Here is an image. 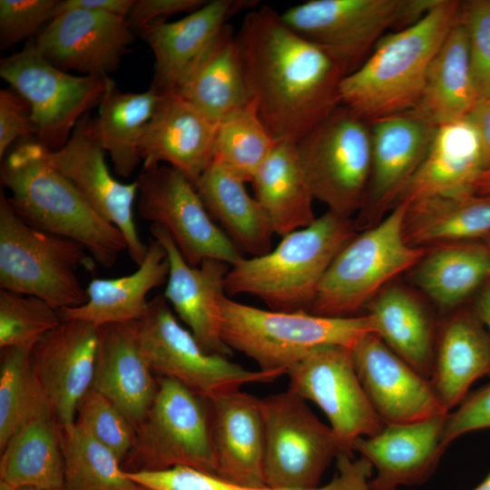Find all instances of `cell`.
<instances>
[{"mask_svg":"<svg viewBox=\"0 0 490 490\" xmlns=\"http://www.w3.org/2000/svg\"><path fill=\"white\" fill-rule=\"evenodd\" d=\"M140 350L152 372L178 381L208 400L249 383L272 382L281 375L249 370L227 357L206 352L177 319L162 294L149 301L147 313L134 321Z\"/></svg>","mask_w":490,"mask_h":490,"instance_id":"obj_10","label":"cell"},{"mask_svg":"<svg viewBox=\"0 0 490 490\" xmlns=\"http://www.w3.org/2000/svg\"><path fill=\"white\" fill-rule=\"evenodd\" d=\"M338 472L325 485L301 490H370L372 465L365 457L353 459L352 454L341 452L336 457Z\"/></svg>","mask_w":490,"mask_h":490,"instance_id":"obj_49","label":"cell"},{"mask_svg":"<svg viewBox=\"0 0 490 490\" xmlns=\"http://www.w3.org/2000/svg\"><path fill=\"white\" fill-rule=\"evenodd\" d=\"M89 113L78 121L62 148L52 151L43 146L46 162L70 180L100 216L122 231L127 251L139 266L147 254L148 245L141 240L134 220L138 185L136 181L123 183L114 178Z\"/></svg>","mask_w":490,"mask_h":490,"instance_id":"obj_16","label":"cell"},{"mask_svg":"<svg viewBox=\"0 0 490 490\" xmlns=\"http://www.w3.org/2000/svg\"><path fill=\"white\" fill-rule=\"evenodd\" d=\"M414 268L419 289L439 308L451 309L490 279V250L475 241L438 245Z\"/></svg>","mask_w":490,"mask_h":490,"instance_id":"obj_36","label":"cell"},{"mask_svg":"<svg viewBox=\"0 0 490 490\" xmlns=\"http://www.w3.org/2000/svg\"><path fill=\"white\" fill-rule=\"evenodd\" d=\"M448 413L406 424H385L377 434L360 437L353 451L376 469L370 490H397L419 485L435 472L446 446L443 442Z\"/></svg>","mask_w":490,"mask_h":490,"instance_id":"obj_22","label":"cell"},{"mask_svg":"<svg viewBox=\"0 0 490 490\" xmlns=\"http://www.w3.org/2000/svg\"><path fill=\"white\" fill-rule=\"evenodd\" d=\"M252 5L251 1L243 0L207 1L178 21L160 19L142 29L140 33L155 61L151 88L162 93L172 92L190 66L228 24L227 21Z\"/></svg>","mask_w":490,"mask_h":490,"instance_id":"obj_25","label":"cell"},{"mask_svg":"<svg viewBox=\"0 0 490 490\" xmlns=\"http://www.w3.org/2000/svg\"><path fill=\"white\" fill-rule=\"evenodd\" d=\"M296 148L314 199L348 218L362 209L371 172L369 122L340 104Z\"/></svg>","mask_w":490,"mask_h":490,"instance_id":"obj_9","label":"cell"},{"mask_svg":"<svg viewBox=\"0 0 490 490\" xmlns=\"http://www.w3.org/2000/svg\"><path fill=\"white\" fill-rule=\"evenodd\" d=\"M460 2L440 0L414 24L385 34L364 63L342 80L340 104L369 123L411 111L431 62L458 22Z\"/></svg>","mask_w":490,"mask_h":490,"instance_id":"obj_2","label":"cell"},{"mask_svg":"<svg viewBox=\"0 0 490 490\" xmlns=\"http://www.w3.org/2000/svg\"><path fill=\"white\" fill-rule=\"evenodd\" d=\"M162 94L151 87L142 93L121 92L111 80L93 127L118 176L130 177L141 162V141Z\"/></svg>","mask_w":490,"mask_h":490,"instance_id":"obj_38","label":"cell"},{"mask_svg":"<svg viewBox=\"0 0 490 490\" xmlns=\"http://www.w3.org/2000/svg\"><path fill=\"white\" fill-rule=\"evenodd\" d=\"M459 21L467 33L471 73L478 101L490 99V0L461 1Z\"/></svg>","mask_w":490,"mask_h":490,"instance_id":"obj_44","label":"cell"},{"mask_svg":"<svg viewBox=\"0 0 490 490\" xmlns=\"http://www.w3.org/2000/svg\"><path fill=\"white\" fill-rule=\"evenodd\" d=\"M277 143L250 100L244 108L218 124L213 159L245 182H251Z\"/></svg>","mask_w":490,"mask_h":490,"instance_id":"obj_41","label":"cell"},{"mask_svg":"<svg viewBox=\"0 0 490 490\" xmlns=\"http://www.w3.org/2000/svg\"><path fill=\"white\" fill-rule=\"evenodd\" d=\"M223 342L253 359L260 370L279 375L313 349L323 346L352 348L375 333L369 314L326 317L310 312L262 309L226 294L220 299Z\"/></svg>","mask_w":490,"mask_h":490,"instance_id":"obj_5","label":"cell"},{"mask_svg":"<svg viewBox=\"0 0 490 490\" xmlns=\"http://www.w3.org/2000/svg\"><path fill=\"white\" fill-rule=\"evenodd\" d=\"M478 102L467 33L458 19L431 62L420 97L410 112L438 127L467 118Z\"/></svg>","mask_w":490,"mask_h":490,"instance_id":"obj_32","label":"cell"},{"mask_svg":"<svg viewBox=\"0 0 490 490\" xmlns=\"http://www.w3.org/2000/svg\"><path fill=\"white\" fill-rule=\"evenodd\" d=\"M265 490H270V489H265Z\"/></svg>","mask_w":490,"mask_h":490,"instance_id":"obj_59","label":"cell"},{"mask_svg":"<svg viewBox=\"0 0 490 490\" xmlns=\"http://www.w3.org/2000/svg\"><path fill=\"white\" fill-rule=\"evenodd\" d=\"M62 318L46 301L0 289V348H33Z\"/></svg>","mask_w":490,"mask_h":490,"instance_id":"obj_42","label":"cell"},{"mask_svg":"<svg viewBox=\"0 0 490 490\" xmlns=\"http://www.w3.org/2000/svg\"><path fill=\"white\" fill-rule=\"evenodd\" d=\"M57 0H1L0 43L2 49L35 34L55 17Z\"/></svg>","mask_w":490,"mask_h":490,"instance_id":"obj_46","label":"cell"},{"mask_svg":"<svg viewBox=\"0 0 490 490\" xmlns=\"http://www.w3.org/2000/svg\"><path fill=\"white\" fill-rule=\"evenodd\" d=\"M375 334L422 376L430 378L435 335L432 320L405 289L392 286L382 289L367 306Z\"/></svg>","mask_w":490,"mask_h":490,"instance_id":"obj_35","label":"cell"},{"mask_svg":"<svg viewBox=\"0 0 490 490\" xmlns=\"http://www.w3.org/2000/svg\"><path fill=\"white\" fill-rule=\"evenodd\" d=\"M484 172L481 144L469 120L440 125L425 159L397 204L407 205L434 196L475 193V183Z\"/></svg>","mask_w":490,"mask_h":490,"instance_id":"obj_27","label":"cell"},{"mask_svg":"<svg viewBox=\"0 0 490 490\" xmlns=\"http://www.w3.org/2000/svg\"><path fill=\"white\" fill-rule=\"evenodd\" d=\"M474 490H490V472Z\"/></svg>","mask_w":490,"mask_h":490,"instance_id":"obj_55","label":"cell"},{"mask_svg":"<svg viewBox=\"0 0 490 490\" xmlns=\"http://www.w3.org/2000/svg\"><path fill=\"white\" fill-rule=\"evenodd\" d=\"M132 42L128 17L82 9L59 13L33 41L54 66L97 76L114 72Z\"/></svg>","mask_w":490,"mask_h":490,"instance_id":"obj_17","label":"cell"},{"mask_svg":"<svg viewBox=\"0 0 490 490\" xmlns=\"http://www.w3.org/2000/svg\"><path fill=\"white\" fill-rule=\"evenodd\" d=\"M75 423L120 461L129 456L134 446V426L117 407L92 387L78 404Z\"/></svg>","mask_w":490,"mask_h":490,"instance_id":"obj_43","label":"cell"},{"mask_svg":"<svg viewBox=\"0 0 490 490\" xmlns=\"http://www.w3.org/2000/svg\"><path fill=\"white\" fill-rule=\"evenodd\" d=\"M204 0H138L135 1L128 20L139 31L150 23L166 19L180 13H191L206 4Z\"/></svg>","mask_w":490,"mask_h":490,"instance_id":"obj_50","label":"cell"},{"mask_svg":"<svg viewBox=\"0 0 490 490\" xmlns=\"http://www.w3.org/2000/svg\"><path fill=\"white\" fill-rule=\"evenodd\" d=\"M439 0H309L280 16L297 34L317 44L347 71L357 70L385 33L416 23Z\"/></svg>","mask_w":490,"mask_h":490,"instance_id":"obj_8","label":"cell"},{"mask_svg":"<svg viewBox=\"0 0 490 490\" xmlns=\"http://www.w3.org/2000/svg\"><path fill=\"white\" fill-rule=\"evenodd\" d=\"M151 232L165 249L169 260L163 297L206 352L228 358L232 350L221 338L220 299L226 294L230 265L206 260L199 266H191L162 226L152 224Z\"/></svg>","mask_w":490,"mask_h":490,"instance_id":"obj_21","label":"cell"},{"mask_svg":"<svg viewBox=\"0 0 490 490\" xmlns=\"http://www.w3.org/2000/svg\"><path fill=\"white\" fill-rule=\"evenodd\" d=\"M135 181L139 216L162 226L189 265L196 267L206 260H216L230 266L242 258L181 172L161 164L142 168Z\"/></svg>","mask_w":490,"mask_h":490,"instance_id":"obj_14","label":"cell"},{"mask_svg":"<svg viewBox=\"0 0 490 490\" xmlns=\"http://www.w3.org/2000/svg\"><path fill=\"white\" fill-rule=\"evenodd\" d=\"M483 242L487 246V248L490 250V235L485 237L483 240Z\"/></svg>","mask_w":490,"mask_h":490,"instance_id":"obj_57","label":"cell"},{"mask_svg":"<svg viewBox=\"0 0 490 490\" xmlns=\"http://www.w3.org/2000/svg\"><path fill=\"white\" fill-rule=\"evenodd\" d=\"M286 374L289 389L315 403L325 414L344 452L352 454L356 440L373 436L384 426L358 378L350 348H317Z\"/></svg>","mask_w":490,"mask_h":490,"instance_id":"obj_15","label":"cell"},{"mask_svg":"<svg viewBox=\"0 0 490 490\" xmlns=\"http://www.w3.org/2000/svg\"><path fill=\"white\" fill-rule=\"evenodd\" d=\"M475 192L490 195V169L485 170L479 177L475 186Z\"/></svg>","mask_w":490,"mask_h":490,"instance_id":"obj_54","label":"cell"},{"mask_svg":"<svg viewBox=\"0 0 490 490\" xmlns=\"http://www.w3.org/2000/svg\"><path fill=\"white\" fill-rule=\"evenodd\" d=\"M0 367V448L30 421L54 417L33 368L32 349L5 348ZM55 419V418H54Z\"/></svg>","mask_w":490,"mask_h":490,"instance_id":"obj_39","label":"cell"},{"mask_svg":"<svg viewBox=\"0 0 490 490\" xmlns=\"http://www.w3.org/2000/svg\"><path fill=\"white\" fill-rule=\"evenodd\" d=\"M356 372L373 408L385 424H406L449 413L429 379L391 350L375 333L352 348Z\"/></svg>","mask_w":490,"mask_h":490,"instance_id":"obj_19","label":"cell"},{"mask_svg":"<svg viewBox=\"0 0 490 490\" xmlns=\"http://www.w3.org/2000/svg\"><path fill=\"white\" fill-rule=\"evenodd\" d=\"M217 127L173 92L163 93L141 141L143 168L163 162L195 184L213 160Z\"/></svg>","mask_w":490,"mask_h":490,"instance_id":"obj_23","label":"cell"},{"mask_svg":"<svg viewBox=\"0 0 490 490\" xmlns=\"http://www.w3.org/2000/svg\"><path fill=\"white\" fill-rule=\"evenodd\" d=\"M0 76L29 103L37 142L52 151L62 148L78 121L100 104L112 80L70 74L43 57L33 41L1 60Z\"/></svg>","mask_w":490,"mask_h":490,"instance_id":"obj_13","label":"cell"},{"mask_svg":"<svg viewBox=\"0 0 490 490\" xmlns=\"http://www.w3.org/2000/svg\"><path fill=\"white\" fill-rule=\"evenodd\" d=\"M0 460V481L15 490L64 488L61 428L54 417L34 419L9 440Z\"/></svg>","mask_w":490,"mask_h":490,"instance_id":"obj_37","label":"cell"},{"mask_svg":"<svg viewBox=\"0 0 490 490\" xmlns=\"http://www.w3.org/2000/svg\"><path fill=\"white\" fill-rule=\"evenodd\" d=\"M490 373V340L475 312L462 311L440 329L429 378L442 407L450 412L471 386Z\"/></svg>","mask_w":490,"mask_h":490,"instance_id":"obj_29","label":"cell"},{"mask_svg":"<svg viewBox=\"0 0 490 490\" xmlns=\"http://www.w3.org/2000/svg\"><path fill=\"white\" fill-rule=\"evenodd\" d=\"M66 490H144L120 466L119 458L75 422L61 429Z\"/></svg>","mask_w":490,"mask_h":490,"instance_id":"obj_40","label":"cell"},{"mask_svg":"<svg viewBox=\"0 0 490 490\" xmlns=\"http://www.w3.org/2000/svg\"><path fill=\"white\" fill-rule=\"evenodd\" d=\"M127 476L147 490H265L247 488L220 476L188 466L160 470L126 471Z\"/></svg>","mask_w":490,"mask_h":490,"instance_id":"obj_45","label":"cell"},{"mask_svg":"<svg viewBox=\"0 0 490 490\" xmlns=\"http://www.w3.org/2000/svg\"><path fill=\"white\" fill-rule=\"evenodd\" d=\"M0 182L11 192L7 200L25 222L78 242L102 267H113L120 254L127 250L122 231L100 216L76 186L46 162L38 142H23L4 159Z\"/></svg>","mask_w":490,"mask_h":490,"instance_id":"obj_3","label":"cell"},{"mask_svg":"<svg viewBox=\"0 0 490 490\" xmlns=\"http://www.w3.org/2000/svg\"><path fill=\"white\" fill-rule=\"evenodd\" d=\"M436 128L410 111L370 122L371 172L360 210L366 220L396 206L425 159Z\"/></svg>","mask_w":490,"mask_h":490,"instance_id":"obj_20","label":"cell"},{"mask_svg":"<svg viewBox=\"0 0 490 490\" xmlns=\"http://www.w3.org/2000/svg\"><path fill=\"white\" fill-rule=\"evenodd\" d=\"M96 262L78 242L25 222L0 195V289L39 298L58 310L87 301L76 269Z\"/></svg>","mask_w":490,"mask_h":490,"instance_id":"obj_6","label":"cell"},{"mask_svg":"<svg viewBox=\"0 0 490 490\" xmlns=\"http://www.w3.org/2000/svg\"><path fill=\"white\" fill-rule=\"evenodd\" d=\"M250 100L276 142H297L338 105L345 68L269 5L236 34Z\"/></svg>","mask_w":490,"mask_h":490,"instance_id":"obj_1","label":"cell"},{"mask_svg":"<svg viewBox=\"0 0 490 490\" xmlns=\"http://www.w3.org/2000/svg\"><path fill=\"white\" fill-rule=\"evenodd\" d=\"M481 144L485 171L490 169V99L478 102L467 116Z\"/></svg>","mask_w":490,"mask_h":490,"instance_id":"obj_52","label":"cell"},{"mask_svg":"<svg viewBox=\"0 0 490 490\" xmlns=\"http://www.w3.org/2000/svg\"><path fill=\"white\" fill-rule=\"evenodd\" d=\"M157 382L152 406L135 428L132 461L139 470L188 466L217 475L211 401L176 380L160 377Z\"/></svg>","mask_w":490,"mask_h":490,"instance_id":"obj_12","label":"cell"},{"mask_svg":"<svg viewBox=\"0 0 490 490\" xmlns=\"http://www.w3.org/2000/svg\"><path fill=\"white\" fill-rule=\"evenodd\" d=\"M456 407L446 416L443 433L446 447L467 433L490 428V383L467 396Z\"/></svg>","mask_w":490,"mask_h":490,"instance_id":"obj_47","label":"cell"},{"mask_svg":"<svg viewBox=\"0 0 490 490\" xmlns=\"http://www.w3.org/2000/svg\"><path fill=\"white\" fill-rule=\"evenodd\" d=\"M144 490H147V489H144Z\"/></svg>","mask_w":490,"mask_h":490,"instance_id":"obj_60","label":"cell"},{"mask_svg":"<svg viewBox=\"0 0 490 490\" xmlns=\"http://www.w3.org/2000/svg\"><path fill=\"white\" fill-rule=\"evenodd\" d=\"M18 490H40V489L24 487V488H20ZM54 490H66V489L65 488H60V489H54Z\"/></svg>","mask_w":490,"mask_h":490,"instance_id":"obj_58","label":"cell"},{"mask_svg":"<svg viewBox=\"0 0 490 490\" xmlns=\"http://www.w3.org/2000/svg\"><path fill=\"white\" fill-rule=\"evenodd\" d=\"M172 92L217 124L250 102L231 26L223 28Z\"/></svg>","mask_w":490,"mask_h":490,"instance_id":"obj_28","label":"cell"},{"mask_svg":"<svg viewBox=\"0 0 490 490\" xmlns=\"http://www.w3.org/2000/svg\"><path fill=\"white\" fill-rule=\"evenodd\" d=\"M194 186L211 218L240 251L253 257L272 249L270 221L243 180L213 159Z\"/></svg>","mask_w":490,"mask_h":490,"instance_id":"obj_31","label":"cell"},{"mask_svg":"<svg viewBox=\"0 0 490 490\" xmlns=\"http://www.w3.org/2000/svg\"><path fill=\"white\" fill-rule=\"evenodd\" d=\"M0 490H15L14 488H12L10 485H8L7 484L0 481Z\"/></svg>","mask_w":490,"mask_h":490,"instance_id":"obj_56","label":"cell"},{"mask_svg":"<svg viewBox=\"0 0 490 490\" xmlns=\"http://www.w3.org/2000/svg\"><path fill=\"white\" fill-rule=\"evenodd\" d=\"M157 387L140 350L134 322L98 327L92 388L117 407L136 428L146 416Z\"/></svg>","mask_w":490,"mask_h":490,"instance_id":"obj_26","label":"cell"},{"mask_svg":"<svg viewBox=\"0 0 490 490\" xmlns=\"http://www.w3.org/2000/svg\"><path fill=\"white\" fill-rule=\"evenodd\" d=\"M404 234L420 248L484 240L490 235V195L434 196L407 204Z\"/></svg>","mask_w":490,"mask_h":490,"instance_id":"obj_34","label":"cell"},{"mask_svg":"<svg viewBox=\"0 0 490 490\" xmlns=\"http://www.w3.org/2000/svg\"><path fill=\"white\" fill-rule=\"evenodd\" d=\"M251 183L254 198L267 215L274 234L283 237L316 220L314 197L298 156L296 142H279Z\"/></svg>","mask_w":490,"mask_h":490,"instance_id":"obj_33","label":"cell"},{"mask_svg":"<svg viewBox=\"0 0 490 490\" xmlns=\"http://www.w3.org/2000/svg\"><path fill=\"white\" fill-rule=\"evenodd\" d=\"M98 327L62 319L33 348L34 370L61 429L75 422L78 404L92 387Z\"/></svg>","mask_w":490,"mask_h":490,"instance_id":"obj_18","label":"cell"},{"mask_svg":"<svg viewBox=\"0 0 490 490\" xmlns=\"http://www.w3.org/2000/svg\"><path fill=\"white\" fill-rule=\"evenodd\" d=\"M355 234L350 218L328 211L267 253L230 265L225 293L257 297L272 310L310 312L330 263Z\"/></svg>","mask_w":490,"mask_h":490,"instance_id":"obj_4","label":"cell"},{"mask_svg":"<svg viewBox=\"0 0 490 490\" xmlns=\"http://www.w3.org/2000/svg\"><path fill=\"white\" fill-rule=\"evenodd\" d=\"M265 434L264 482L270 490L318 485L343 448L329 426L289 389L260 398Z\"/></svg>","mask_w":490,"mask_h":490,"instance_id":"obj_11","label":"cell"},{"mask_svg":"<svg viewBox=\"0 0 490 490\" xmlns=\"http://www.w3.org/2000/svg\"><path fill=\"white\" fill-rule=\"evenodd\" d=\"M474 312L484 325L490 340V279L480 289ZM488 376L490 377V373Z\"/></svg>","mask_w":490,"mask_h":490,"instance_id":"obj_53","label":"cell"},{"mask_svg":"<svg viewBox=\"0 0 490 490\" xmlns=\"http://www.w3.org/2000/svg\"><path fill=\"white\" fill-rule=\"evenodd\" d=\"M169 260L162 245L150 240L148 251L137 270L119 278L93 279L87 288V301L59 310L62 319H78L100 327L141 319L148 311L147 296L166 283Z\"/></svg>","mask_w":490,"mask_h":490,"instance_id":"obj_30","label":"cell"},{"mask_svg":"<svg viewBox=\"0 0 490 490\" xmlns=\"http://www.w3.org/2000/svg\"><path fill=\"white\" fill-rule=\"evenodd\" d=\"M29 103L14 89L0 91V158L17 140L30 141L35 135Z\"/></svg>","mask_w":490,"mask_h":490,"instance_id":"obj_48","label":"cell"},{"mask_svg":"<svg viewBox=\"0 0 490 490\" xmlns=\"http://www.w3.org/2000/svg\"><path fill=\"white\" fill-rule=\"evenodd\" d=\"M210 401L217 475L243 487L267 488L260 398L238 389Z\"/></svg>","mask_w":490,"mask_h":490,"instance_id":"obj_24","label":"cell"},{"mask_svg":"<svg viewBox=\"0 0 490 490\" xmlns=\"http://www.w3.org/2000/svg\"><path fill=\"white\" fill-rule=\"evenodd\" d=\"M134 3L133 0H63L58 2L55 16L64 11L82 9L127 17Z\"/></svg>","mask_w":490,"mask_h":490,"instance_id":"obj_51","label":"cell"},{"mask_svg":"<svg viewBox=\"0 0 490 490\" xmlns=\"http://www.w3.org/2000/svg\"><path fill=\"white\" fill-rule=\"evenodd\" d=\"M406 204H397L380 222L355 234L343 246L324 275L310 313L355 316L392 279L419 262L427 248L406 240Z\"/></svg>","mask_w":490,"mask_h":490,"instance_id":"obj_7","label":"cell"}]
</instances>
